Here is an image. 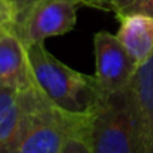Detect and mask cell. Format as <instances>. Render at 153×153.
Listing matches in <instances>:
<instances>
[{
    "mask_svg": "<svg viewBox=\"0 0 153 153\" xmlns=\"http://www.w3.org/2000/svg\"><path fill=\"white\" fill-rule=\"evenodd\" d=\"M33 80L44 96L72 116L90 114L102 98L95 76L75 71L56 59L44 44L27 47Z\"/></svg>",
    "mask_w": 153,
    "mask_h": 153,
    "instance_id": "cell-1",
    "label": "cell"
},
{
    "mask_svg": "<svg viewBox=\"0 0 153 153\" xmlns=\"http://www.w3.org/2000/svg\"><path fill=\"white\" fill-rule=\"evenodd\" d=\"M87 138L92 153H144L131 84L120 92L102 95L87 117Z\"/></svg>",
    "mask_w": 153,
    "mask_h": 153,
    "instance_id": "cell-2",
    "label": "cell"
},
{
    "mask_svg": "<svg viewBox=\"0 0 153 153\" xmlns=\"http://www.w3.org/2000/svg\"><path fill=\"white\" fill-rule=\"evenodd\" d=\"M24 116L8 153H60L65 138L83 116L66 114L54 107L38 86L23 92Z\"/></svg>",
    "mask_w": 153,
    "mask_h": 153,
    "instance_id": "cell-3",
    "label": "cell"
},
{
    "mask_svg": "<svg viewBox=\"0 0 153 153\" xmlns=\"http://www.w3.org/2000/svg\"><path fill=\"white\" fill-rule=\"evenodd\" d=\"M78 0H39L15 23V33L26 47L71 32L76 23Z\"/></svg>",
    "mask_w": 153,
    "mask_h": 153,
    "instance_id": "cell-4",
    "label": "cell"
},
{
    "mask_svg": "<svg viewBox=\"0 0 153 153\" xmlns=\"http://www.w3.org/2000/svg\"><path fill=\"white\" fill-rule=\"evenodd\" d=\"M96 74L95 80L104 95L126 89L135 75L138 63L126 51L116 35L98 32L95 35Z\"/></svg>",
    "mask_w": 153,
    "mask_h": 153,
    "instance_id": "cell-5",
    "label": "cell"
},
{
    "mask_svg": "<svg viewBox=\"0 0 153 153\" xmlns=\"http://www.w3.org/2000/svg\"><path fill=\"white\" fill-rule=\"evenodd\" d=\"M27 47L15 32L0 35V87L26 92L35 87Z\"/></svg>",
    "mask_w": 153,
    "mask_h": 153,
    "instance_id": "cell-6",
    "label": "cell"
},
{
    "mask_svg": "<svg viewBox=\"0 0 153 153\" xmlns=\"http://www.w3.org/2000/svg\"><path fill=\"white\" fill-rule=\"evenodd\" d=\"M131 89L141 125L144 153H153V54L138 65Z\"/></svg>",
    "mask_w": 153,
    "mask_h": 153,
    "instance_id": "cell-7",
    "label": "cell"
},
{
    "mask_svg": "<svg viewBox=\"0 0 153 153\" xmlns=\"http://www.w3.org/2000/svg\"><path fill=\"white\" fill-rule=\"evenodd\" d=\"M117 38L132 59L141 65L153 54V17L143 14H122Z\"/></svg>",
    "mask_w": 153,
    "mask_h": 153,
    "instance_id": "cell-8",
    "label": "cell"
},
{
    "mask_svg": "<svg viewBox=\"0 0 153 153\" xmlns=\"http://www.w3.org/2000/svg\"><path fill=\"white\" fill-rule=\"evenodd\" d=\"M24 116L23 92L0 87V153H8L14 144Z\"/></svg>",
    "mask_w": 153,
    "mask_h": 153,
    "instance_id": "cell-9",
    "label": "cell"
},
{
    "mask_svg": "<svg viewBox=\"0 0 153 153\" xmlns=\"http://www.w3.org/2000/svg\"><path fill=\"white\" fill-rule=\"evenodd\" d=\"M87 116L80 117L65 138L60 153H92L87 138Z\"/></svg>",
    "mask_w": 153,
    "mask_h": 153,
    "instance_id": "cell-10",
    "label": "cell"
},
{
    "mask_svg": "<svg viewBox=\"0 0 153 153\" xmlns=\"http://www.w3.org/2000/svg\"><path fill=\"white\" fill-rule=\"evenodd\" d=\"M15 32V15L6 0H0V35Z\"/></svg>",
    "mask_w": 153,
    "mask_h": 153,
    "instance_id": "cell-11",
    "label": "cell"
},
{
    "mask_svg": "<svg viewBox=\"0 0 153 153\" xmlns=\"http://www.w3.org/2000/svg\"><path fill=\"white\" fill-rule=\"evenodd\" d=\"M123 14H143L153 17V0H135Z\"/></svg>",
    "mask_w": 153,
    "mask_h": 153,
    "instance_id": "cell-12",
    "label": "cell"
},
{
    "mask_svg": "<svg viewBox=\"0 0 153 153\" xmlns=\"http://www.w3.org/2000/svg\"><path fill=\"white\" fill-rule=\"evenodd\" d=\"M6 2L9 3V6H11L14 15H15V23H17V20L23 14H26L36 2H39V0H6Z\"/></svg>",
    "mask_w": 153,
    "mask_h": 153,
    "instance_id": "cell-13",
    "label": "cell"
},
{
    "mask_svg": "<svg viewBox=\"0 0 153 153\" xmlns=\"http://www.w3.org/2000/svg\"><path fill=\"white\" fill-rule=\"evenodd\" d=\"M135 0H102V9L105 11H114L116 15L123 14Z\"/></svg>",
    "mask_w": 153,
    "mask_h": 153,
    "instance_id": "cell-14",
    "label": "cell"
}]
</instances>
